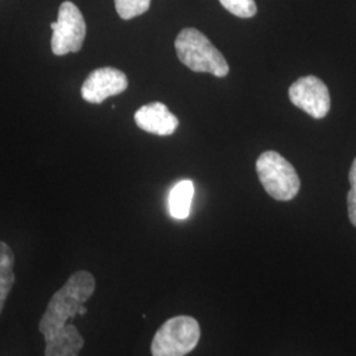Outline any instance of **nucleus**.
<instances>
[{
  "instance_id": "nucleus-9",
  "label": "nucleus",
  "mask_w": 356,
  "mask_h": 356,
  "mask_svg": "<svg viewBox=\"0 0 356 356\" xmlns=\"http://www.w3.org/2000/svg\"><path fill=\"white\" fill-rule=\"evenodd\" d=\"M194 185L191 179L179 181L169 193V213L175 219H186L191 214Z\"/></svg>"
},
{
  "instance_id": "nucleus-2",
  "label": "nucleus",
  "mask_w": 356,
  "mask_h": 356,
  "mask_svg": "<svg viewBox=\"0 0 356 356\" xmlns=\"http://www.w3.org/2000/svg\"><path fill=\"white\" fill-rule=\"evenodd\" d=\"M178 60L195 73H210L223 78L229 72L225 56L195 28H185L175 41Z\"/></svg>"
},
{
  "instance_id": "nucleus-11",
  "label": "nucleus",
  "mask_w": 356,
  "mask_h": 356,
  "mask_svg": "<svg viewBox=\"0 0 356 356\" xmlns=\"http://www.w3.org/2000/svg\"><path fill=\"white\" fill-rule=\"evenodd\" d=\"M151 0H115V8L123 20H131L149 10Z\"/></svg>"
},
{
  "instance_id": "nucleus-8",
  "label": "nucleus",
  "mask_w": 356,
  "mask_h": 356,
  "mask_svg": "<svg viewBox=\"0 0 356 356\" xmlns=\"http://www.w3.org/2000/svg\"><path fill=\"white\" fill-rule=\"evenodd\" d=\"M135 122L143 131L159 136L173 135L179 124L177 118L169 111L164 103L160 102L140 107L135 113Z\"/></svg>"
},
{
  "instance_id": "nucleus-10",
  "label": "nucleus",
  "mask_w": 356,
  "mask_h": 356,
  "mask_svg": "<svg viewBox=\"0 0 356 356\" xmlns=\"http://www.w3.org/2000/svg\"><path fill=\"white\" fill-rule=\"evenodd\" d=\"M15 254L8 244L0 241V313L15 284Z\"/></svg>"
},
{
  "instance_id": "nucleus-4",
  "label": "nucleus",
  "mask_w": 356,
  "mask_h": 356,
  "mask_svg": "<svg viewBox=\"0 0 356 356\" xmlns=\"http://www.w3.org/2000/svg\"><path fill=\"white\" fill-rule=\"evenodd\" d=\"M201 338L197 319L177 316L168 319L157 330L151 344L152 356H185L191 353Z\"/></svg>"
},
{
  "instance_id": "nucleus-3",
  "label": "nucleus",
  "mask_w": 356,
  "mask_h": 356,
  "mask_svg": "<svg viewBox=\"0 0 356 356\" xmlns=\"http://www.w3.org/2000/svg\"><path fill=\"white\" fill-rule=\"evenodd\" d=\"M256 172L263 188L276 201H292L301 188L294 166L275 151H267L259 156Z\"/></svg>"
},
{
  "instance_id": "nucleus-7",
  "label": "nucleus",
  "mask_w": 356,
  "mask_h": 356,
  "mask_svg": "<svg viewBox=\"0 0 356 356\" xmlns=\"http://www.w3.org/2000/svg\"><path fill=\"white\" fill-rule=\"evenodd\" d=\"M128 88L127 76L115 67H99L90 73L82 85V98L89 103H102L122 94Z\"/></svg>"
},
{
  "instance_id": "nucleus-12",
  "label": "nucleus",
  "mask_w": 356,
  "mask_h": 356,
  "mask_svg": "<svg viewBox=\"0 0 356 356\" xmlns=\"http://www.w3.org/2000/svg\"><path fill=\"white\" fill-rule=\"evenodd\" d=\"M219 1L229 13L242 19L254 17L257 13L254 0H219Z\"/></svg>"
},
{
  "instance_id": "nucleus-14",
  "label": "nucleus",
  "mask_w": 356,
  "mask_h": 356,
  "mask_svg": "<svg viewBox=\"0 0 356 356\" xmlns=\"http://www.w3.org/2000/svg\"><path fill=\"white\" fill-rule=\"evenodd\" d=\"M86 313H88V309H86V306H81V307H79V310H78V314H79V316H85Z\"/></svg>"
},
{
  "instance_id": "nucleus-1",
  "label": "nucleus",
  "mask_w": 356,
  "mask_h": 356,
  "mask_svg": "<svg viewBox=\"0 0 356 356\" xmlns=\"http://www.w3.org/2000/svg\"><path fill=\"white\" fill-rule=\"evenodd\" d=\"M95 279L88 270L73 273L64 286L53 294L38 323L45 339V356H79L85 339L70 321L95 292Z\"/></svg>"
},
{
  "instance_id": "nucleus-13",
  "label": "nucleus",
  "mask_w": 356,
  "mask_h": 356,
  "mask_svg": "<svg viewBox=\"0 0 356 356\" xmlns=\"http://www.w3.org/2000/svg\"><path fill=\"white\" fill-rule=\"evenodd\" d=\"M348 181L351 185V189L347 194V209H348V218L353 226L356 227V159L351 165L348 173Z\"/></svg>"
},
{
  "instance_id": "nucleus-5",
  "label": "nucleus",
  "mask_w": 356,
  "mask_h": 356,
  "mask_svg": "<svg viewBox=\"0 0 356 356\" xmlns=\"http://www.w3.org/2000/svg\"><path fill=\"white\" fill-rule=\"evenodd\" d=\"M51 51L56 56L81 51L86 38V23L74 3L64 1L60 6L57 22L51 23Z\"/></svg>"
},
{
  "instance_id": "nucleus-6",
  "label": "nucleus",
  "mask_w": 356,
  "mask_h": 356,
  "mask_svg": "<svg viewBox=\"0 0 356 356\" xmlns=\"http://www.w3.org/2000/svg\"><path fill=\"white\" fill-rule=\"evenodd\" d=\"M289 99L314 119H323L330 111V92L317 76L298 78L289 88Z\"/></svg>"
}]
</instances>
